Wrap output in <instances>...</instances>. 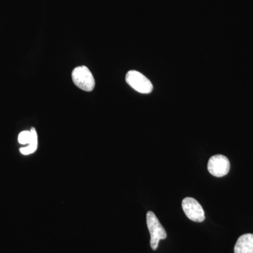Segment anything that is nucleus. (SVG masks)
Wrapping results in <instances>:
<instances>
[{
    "label": "nucleus",
    "mask_w": 253,
    "mask_h": 253,
    "mask_svg": "<svg viewBox=\"0 0 253 253\" xmlns=\"http://www.w3.org/2000/svg\"><path fill=\"white\" fill-rule=\"evenodd\" d=\"M146 222L151 235V249L156 251L158 249L159 241L167 237V233L161 224L156 214L151 211H149L146 214Z\"/></svg>",
    "instance_id": "f257e3e1"
},
{
    "label": "nucleus",
    "mask_w": 253,
    "mask_h": 253,
    "mask_svg": "<svg viewBox=\"0 0 253 253\" xmlns=\"http://www.w3.org/2000/svg\"><path fill=\"white\" fill-rule=\"evenodd\" d=\"M72 79L74 84L82 90L91 91L94 89V76L86 66H78L75 68L72 72Z\"/></svg>",
    "instance_id": "f03ea898"
},
{
    "label": "nucleus",
    "mask_w": 253,
    "mask_h": 253,
    "mask_svg": "<svg viewBox=\"0 0 253 253\" xmlns=\"http://www.w3.org/2000/svg\"><path fill=\"white\" fill-rule=\"evenodd\" d=\"M126 80L131 87L141 94H149L153 91L154 86L151 82L138 71H129L126 73Z\"/></svg>",
    "instance_id": "7ed1b4c3"
},
{
    "label": "nucleus",
    "mask_w": 253,
    "mask_h": 253,
    "mask_svg": "<svg viewBox=\"0 0 253 253\" xmlns=\"http://www.w3.org/2000/svg\"><path fill=\"white\" fill-rule=\"evenodd\" d=\"M183 211L191 221L202 222L205 220V212L201 205L193 198H185L182 201Z\"/></svg>",
    "instance_id": "20e7f679"
},
{
    "label": "nucleus",
    "mask_w": 253,
    "mask_h": 253,
    "mask_svg": "<svg viewBox=\"0 0 253 253\" xmlns=\"http://www.w3.org/2000/svg\"><path fill=\"white\" fill-rule=\"evenodd\" d=\"M208 169L212 175L221 177L229 173L230 162L226 156L215 155L210 158L208 163Z\"/></svg>",
    "instance_id": "39448f33"
},
{
    "label": "nucleus",
    "mask_w": 253,
    "mask_h": 253,
    "mask_svg": "<svg viewBox=\"0 0 253 253\" xmlns=\"http://www.w3.org/2000/svg\"><path fill=\"white\" fill-rule=\"evenodd\" d=\"M234 253H253V234L240 236L234 247Z\"/></svg>",
    "instance_id": "423d86ee"
},
{
    "label": "nucleus",
    "mask_w": 253,
    "mask_h": 253,
    "mask_svg": "<svg viewBox=\"0 0 253 253\" xmlns=\"http://www.w3.org/2000/svg\"><path fill=\"white\" fill-rule=\"evenodd\" d=\"M38 136L37 131L35 128H32L31 131H23L18 135V142L21 144H30L34 139L35 137Z\"/></svg>",
    "instance_id": "0eeeda50"
},
{
    "label": "nucleus",
    "mask_w": 253,
    "mask_h": 253,
    "mask_svg": "<svg viewBox=\"0 0 253 253\" xmlns=\"http://www.w3.org/2000/svg\"><path fill=\"white\" fill-rule=\"evenodd\" d=\"M37 149H38V141H33L26 147L21 148L20 152L26 156V155H30L36 152Z\"/></svg>",
    "instance_id": "6e6552de"
}]
</instances>
